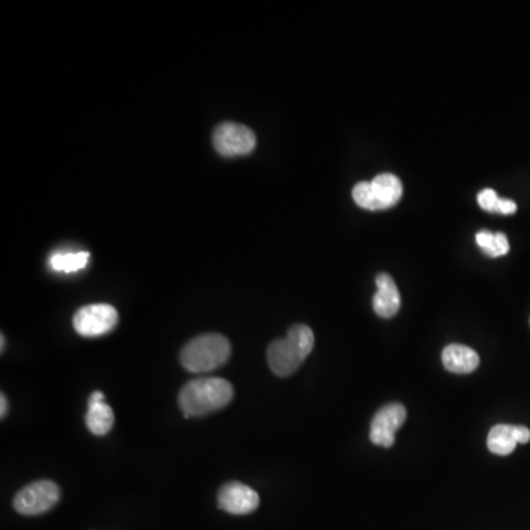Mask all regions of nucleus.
Wrapping results in <instances>:
<instances>
[{
	"label": "nucleus",
	"mask_w": 530,
	"mask_h": 530,
	"mask_svg": "<svg viewBox=\"0 0 530 530\" xmlns=\"http://www.w3.org/2000/svg\"><path fill=\"white\" fill-rule=\"evenodd\" d=\"M233 387L226 378H201L186 383L179 395L180 408L186 417L214 413L231 404Z\"/></svg>",
	"instance_id": "obj_1"
},
{
	"label": "nucleus",
	"mask_w": 530,
	"mask_h": 530,
	"mask_svg": "<svg viewBox=\"0 0 530 530\" xmlns=\"http://www.w3.org/2000/svg\"><path fill=\"white\" fill-rule=\"evenodd\" d=\"M314 333L307 324H295L285 338L270 343L267 361L274 375L288 378L304 364L314 348Z\"/></svg>",
	"instance_id": "obj_2"
},
{
	"label": "nucleus",
	"mask_w": 530,
	"mask_h": 530,
	"mask_svg": "<svg viewBox=\"0 0 530 530\" xmlns=\"http://www.w3.org/2000/svg\"><path fill=\"white\" fill-rule=\"evenodd\" d=\"M231 355V345L219 333L196 336L180 352V363L191 373H208L224 366Z\"/></svg>",
	"instance_id": "obj_3"
},
{
	"label": "nucleus",
	"mask_w": 530,
	"mask_h": 530,
	"mask_svg": "<svg viewBox=\"0 0 530 530\" xmlns=\"http://www.w3.org/2000/svg\"><path fill=\"white\" fill-rule=\"evenodd\" d=\"M61 498L58 485L52 480H37L23 487L15 498L14 508L23 515H39L52 510Z\"/></svg>",
	"instance_id": "obj_4"
},
{
	"label": "nucleus",
	"mask_w": 530,
	"mask_h": 530,
	"mask_svg": "<svg viewBox=\"0 0 530 530\" xmlns=\"http://www.w3.org/2000/svg\"><path fill=\"white\" fill-rule=\"evenodd\" d=\"M212 144L220 155L234 158L252 152L257 146V136L246 125L222 123L212 132Z\"/></svg>",
	"instance_id": "obj_5"
},
{
	"label": "nucleus",
	"mask_w": 530,
	"mask_h": 530,
	"mask_svg": "<svg viewBox=\"0 0 530 530\" xmlns=\"http://www.w3.org/2000/svg\"><path fill=\"white\" fill-rule=\"evenodd\" d=\"M118 323V312L110 304H92L78 309L73 326L78 335L96 338L110 333Z\"/></svg>",
	"instance_id": "obj_6"
},
{
	"label": "nucleus",
	"mask_w": 530,
	"mask_h": 530,
	"mask_svg": "<svg viewBox=\"0 0 530 530\" xmlns=\"http://www.w3.org/2000/svg\"><path fill=\"white\" fill-rule=\"evenodd\" d=\"M407 418V409L402 404H388L376 413L371 420L370 441L383 448H390L397 432Z\"/></svg>",
	"instance_id": "obj_7"
},
{
	"label": "nucleus",
	"mask_w": 530,
	"mask_h": 530,
	"mask_svg": "<svg viewBox=\"0 0 530 530\" xmlns=\"http://www.w3.org/2000/svg\"><path fill=\"white\" fill-rule=\"evenodd\" d=\"M260 505V496L252 487L240 482H229L220 489L219 507L231 515H243L254 513Z\"/></svg>",
	"instance_id": "obj_8"
},
{
	"label": "nucleus",
	"mask_w": 530,
	"mask_h": 530,
	"mask_svg": "<svg viewBox=\"0 0 530 530\" xmlns=\"http://www.w3.org/2000/svg\"><path fill=\"white\" fill-rule=\"evenodd\" d=\"M530 441V430L525 426L496 425L487 435V448L496 456H510L517 444Z\"/></svg>",
	"instance_id": "obj_9"
},
{
	"label": "nucleus",
	"mask_w": 530,
	"mask_h": 530,
	"mask_svg": "<svg viewBox=\"0 0 530 530\" xmlns=\"http://www.w3.org/2000/svg\"><path fill=\"white\" fill-rule=\"evenodd\" d=\"M378 292L373 298V309L382 319H392L401 309V295L389 274L382 273L376 277Z\"/></svg>",
	"instance_id": "obj_10"
},
{
	"label": "nucleus",
	"mask_w": 530,
	"mask_h": 530,
	"mask_svg": "<svg viewBox=\"0 0 530 530\" xmlns=\"http://www.w3.org/2000/svg\"><path fill=\"white\" fill-rule=\"evenodd\" d=\"M442 364L447 370L456 375H468L479 367L480 358L472 348L453 343L442 351Z\"/></svg>",
	"instance_id": "obj_11"
},
{
	"label": "nucleus",
	"mask_w": 530,
	"mask_h": 530,
	"mask_svg": "<svg viewBox=\"0 0 530 530\" xmlns=\"http://www.w3.org/2000/svg\"><path fill=\"white\" fill-rule=\"evenodd\" d=\"M370 183L376 201H378V210L394 207L402 198L404 189H402L401 180L398 179L395 174L383 172V174L376 176Z\"/></svg>",
	"instance_id": "obj_12"
},
{
	"label": "nucleus",
	"mask_w": 530,
	"mask_h": 530,
	"mask_svg": "<svg viewBox=\"0 0 530 530\" xmlns=\"http://www.w3.org/2000/svg\"><path fill=\"white\" fill-rule=\"evenodd\" d=\"M113 411L106 402H92L86 414V426L96 437H103L113 429Z\"/></svg>",
	"instance_id": "obj_13"
},
{
	"label": "nucleus",
	"mask_w": 530,
	"mask_h": 530,
	"mask_svg": "<svg viewBox=\"0 0 530 530\" xmlns=\"http://www.w3.org/2000/svg\"><path fill=\"white\" fill-rule=\"evenodd\" d=\"M89 252H59L52 255L49 265L54 271L58 273H75L84 269L89 264Z\"/></svg>",
	"instance_id": "obj_14"
},
{
	"label": "nucleus",
	"mask_w": 530,
	"mask_h": 530,
	"mask_svg": "<svg viewBox=\"0 0 530 530\" xmlns=\"http://www.w3.org/2000/svg\"><path fill=\"white\" fill-rule=\"evenodd\" d=\"M476 243L485 254L489 257H503L508 254L510 243L504 233H492L489 231H482L476 234Z\"/></svg>",
	"instance_id": "obj_15"
},
{
	"label": "nucleus",
	"mask_w": 530,
	"mask_h": 530,
	"mask_svg": "<svg viewBox=\"0 0 530 530\" xmlns=\"http://www.w3.org/2000/svg\"><path fill=\"white\" fill-rule=\"evenodd\" d=\"M352 198L358 207L364 210L378 211V201L371 189L370 182H359L352 189Z\"/></svg>",
	"instance_id": "obj_16"
},
{
	"label": "nucleus",
	"mask_w": 530,
	"mask_h": 530,
	"mask_svg": "<svg viewBox=\"0 0 530 530\" xmlns=\"http://www.w3.org/2000/svg\"><path fill=\"white\" fill-rule=\"evenodd\" d=\"M477 202H479L480 208L482 210L487 211V212H498L499 202H501V198H499L498 193L492 189H484L477 195Z\"/></svg>",
	"instance_id": "obj_17"
},
{
	"label": "nucleus",
	"mask_w": 530,
	"mask_h": 530,
	"mask_svg": "<svg viewBox=\"0 0 530 530\" xmlns=\"http://www.w3.org/2000/svg\"><path fill=\"white\" fill-rule=\"evenodd\" d=\"M515 211H517V205H515V202H513V201H510V199H501V202H499L498 214H515Z\"/></svg>",
	"instance_id": "obj_18"
},
{
	"label": "nucleus",
	"mask_w": 530,
	"mask_h": 530,
	"mask_svg": "<svg viewBox=\"0 0 530 530\" xmlns=\"http://www.w3.org/2000/svg\"><path fill=\"white\" fill-rule=\"evenodd\" d=\"M92 402H105V395L99 392V390H96V392H93V394L89 397V404H92Z\"/></svg>",
	"instance_id": "obj_19"
},
{
	"label": "nucleus",
	"mask_w": 530,
	"mask_h": 530,
	"mask_svg": "<svg viewBox=\"0 0 530 530\" xmlns=\"http://www.w3.org/2000/svg\"><path fill=\"white\" fill-rule=\"evenodd\" d=\"M0 402H2L0 416H2V418H4L5 416H6V413H8V401H6V397H5L4 394L0 395Z\"/></svg>",
	"instance_id": "obj_20"
},
{
	"label": "nucleus",
	"mask_w": 530,
	"mask_h": 530,
	"mask_svg": "<svg viewBox=\"0 0 530 530\" xmlns=\"http://www.w3.org/2000/svg\"><path fill=\"white\" fill-rule=\"evenodd\" d=\"M5 351V336L2 335V352Z\"/></svg>",
	"instance_id": "obj_21"
}]
</instances>
